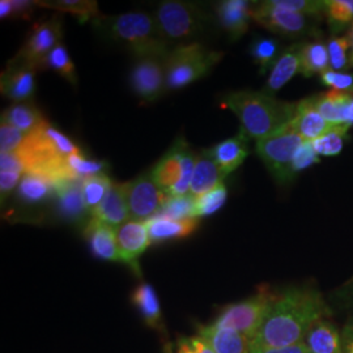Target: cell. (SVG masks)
<instances>
[{
  "mask_svg": "<svg viewBox=\"0 0 353 353\" xmlns=\"http://www.w3.org/2000/svg\"><path fill=\"white\" fill-rule=\"evenodd\" d=\"M331 314L322 293L312 285L290 287L276 293L252 348H279L303 343L316 322Z\"/></svg>",
  "mask_w": 353,
  "mask_h": 353,
  "instance_id": "cell-1",
  "label": "cell"
},
{
  "mask_svg": "<svg viewBox=\"0 0 353 353\" xmlns=\"http://www.w3.org/2000/svg\"><path fill=\"white\" fill-rule=\"evenodd\" d=\"M224 106L237 115L249 139H265L290 125L297 102L278 100L262 90H237L224 97Z\"/></svg>",
  "mask_w": 353,
  "mask_h": 353,
  "instance_id": "cell-2",
  "label": "cell"
},
{
  "mask_svg": "<svg viewBox=\"0 0 353 353\" xmlns=\"http://www.w3.org/2000/svg\"><path fill=\"white\" fill-rule=\"evenodd\" d=\"M80 151L79 145L46 121L26 137L16 153L26 173L45 176L57 185L62 181H76L68 172V159Z\"/></svg>",
  "mask_w": 353,
  "mask_h": 353,
  "instance_id": "cell-3",
  "label": "cell"
},
{
  "mask_svg": "<svg viewBox=\"0 0 353 353\" xmlns=\"http://www.w3.org/2000/svg\"><path fill=\"white\" fill-rule=\"evenodd\" d=\"M103 37L117 42L135 58L159 57L166 58L169 42L165 39L153 16L144 12H127L115 16L102 14L92 23Z\"/></svg>",
  "mask_w": 353,
  "mask_h": 353,
  "instance_id": "cell-4",
  "label": "cell"
},
{
  "mask_svg": "<svg viewBox=\"0 0 353 353\" xmlns=\"http://www.w3.org/2000/svg\"><path fill=\"white\" fill-rule=\"evenodd\" d=\"M153 19L168 42L192 43L211 26L212 17L204 7L192 1L168 0L157 6Z\"/></svg>",
  "mask_w": 353,
  "mask_h": 353,
  "instance_id": "cell-5",
  "label": "cell"
},
{
  "mask_svg": "<svg viewBox=\"0 0 353 353\" xmlns=\"http://www.w3.org/2000/svg\"><path fill=\"white\" fill-rule=\"evenodd\" d=\"M223 51L211 50L201 42L178 45L165 58L166 90H179L208 75L223 59Z\"/></svg>",
  "mask_w": 353,
  "mask_h": 353,
  "instance_id": "cell-6",
  "label": "cell"
},
{
  "mask_svg": "<svg viewBox=\"0 0 353 353\" xmlns=\"http://www.w3.org/2000/svg\"><path fill=\"white\" fill-rule=\"evenodd\" d=\"M303 141L305 140L293 130L292 125L256 141V154L279 186H287L296 178L293 160Z\"/></svg>",
  "mask_w": 353,
  "mask_h": 353,
  "instance_id": "cell-7",
  "label": "cell"
},
{
  "mask_svg": "<svg viewBox=\"0 0 353 353\" xmlns=\"http://www.w3.org/2000/svg\"><path fill=\"white\" fill-rule=\"evenodd\" d=\"M252 17L256 24L280 37L288 39L322 38V30L319 29L321 19L280 8L274 6L271 0L252 1Z\"/></svg>",
  "mask_w": 353,
  "mask_h": 353,
  "instance_id": "cell-8",
  "label": "cell"
},
{
  "mask_svg": "<svg viewBox=\"0 0 353 353\" xmlns=\"http://www.w3.org/2000/svg\"><path fill=\"white\" fill-rule=\"evenodd\" d=\"M275 299V292L270 288H259L258 293L250 299L228 305L212 326L239 331L252 341L263 325Z\"/></svg>",
  "mask_w": 353,
  "mask_h": 353,
  "instance_id": "cell-9",
  "label": "cell"
},
{
  "mask_svg": "<svg viewBox=\"0 0 353 353\" xmlns=\"http://www.w3.org/2000/svg\"><path fill=\"white\" fill-rule=\"evenodd\" d=\"M63 24L61 14H52L32 26L26 36V42L14 55L16 59L41 70L45 58L62 43Z\"/></svg>",
  "mask_w": 353,
  "mask_h": 353,
  "instance_id": "cell-10",
  "label": "cell"
},
{
  "mask_svg": "<svg viewBox=\"0 0 353 353\" xmlns=\"http://www.w3.org/2000/svg\"><path fill=\"white\" fill-rule=\"evenodd\" d=\"M127 204L131 220L148 221L161 211L169 195L161 189L151 176L144 173L126 182Z\"/></svg>",
  "mask_w": 353,
  "mask_h": 353,
  "instance_id": "cell-11",
  "label": "cell"
},
{
  "mask_svg": "<svg viewBox=\"0 0 353 353\" xmlns=\"http://www.w3.org/2000/svg\"><path fill=\"white\" fill-rule=\"evenodd\" d=\"M130 85L141 101L159 100L166 90L165 58H137L130 72Z\"/></svg>",
  "mask_w": 353,
  "mask_h": 353,
  "instance_id": "cell-12",
  "label": "cell"
},
{
  "mask_svg": "<svg viewBox=\"0 0 353 353\" xmlns=\"http://www.w3.org/2000/svg\"><path fill=\"white\" fill-rule=\"evenodd\" d=\"M51 204L55 214L67 223L85 228L92 219L83 196V181H62L57 183Z\"/></svg>",
  "mask_w": 353,
  "mask_h": 353,
  "instance_id": "cell-13",
  "label": "cell"
},
{
  "mask_svg": "<svg viewBox=\"0 0 353 353\" xmlns=\"http://www.w3.org/2000/svg\"><path fill=\"white\" fill-rule=\"evenodd\" d=\"M37 71L33 65L13 58L1 72V94L14 103L32 101L36 92Z\"/></svg>",
  "mask_w": 353,
  "mask_h": 353,
  "instance_id": "cell-14",
  "label": "cell"
},
{
  "mask_svg": "<svg viewBox=\"0 0 353 353\" xmlns=\"http://www.w3.org/2000/svg\"><path fill=\"white\" fill-rule=\"evenodd\" d=\"M115 234L123 263L130 265L135 272L139 274L138 258L151 245L145 221L128 220L123 225L117 228Z\"/></svg>",
  "mask_w": 353,
  "mask_h": 353,
  "instance_id": "cell-15",
  "label": "cell"
},
{
  "mask_svg": "<svg viewBox=\"0 0 353 353\" xmlns=\"http://www.w3.org/2000/svg\"><path fill=\"white\" fill-rule=\"evenodd\" d=\"M252 1L223 0L214 6L216 21L232 41L240 39L249 30Z\"/></svg>",
  "mask_w": 353,
  "mask_h": 353,
  "instance_id": "cell-16",
  "label": "cell"
},
{
  "mask_svg": "<svg viewBox=\"0 0 353 353\" xmlns=\"http://www.w3.org/2000/svg\"><path fill=\"white\" fill-rule=\"evenodd\" d=\"M303 48V42H296L281 51L278 61L272 65L268 74V79L262 92L274 96L287 83H290L294 76L301 74Z\"/></svg>",
  "mask_w": 353,
  "mask_h": 353,
  "instance_id": "cell-17",
  "label": "cell"
},
{
  "mask_svg": "<svg viewBox=\"0 0 353 353\" xmlns=\"http://www.w3.org/2000/svg\"><path fill=\"white\" fill-rule=\"evenodd\" d=\"M290 125L305 141L312 143L323 137L334 127L316 110L313 97L297 102L296 114Z\"/></svg>",
  "mask_w": 353,
  "mask_h": 353,
  "instance_id": "cell-18",
  "label": "cell"
},
{
  "mask_svg": "<svg viewBox=\"0 0 353 353\" xmlns=\"http://www.w3.org/2000/svg\"><path fill=\"white\" fill-rule=\"evenodd\" d=\"M115 230V228L92 217L84 228V236L88 241L90 252H93L94 256L105 261L123 263L122 254L118 248Z\"/></svg>",
  "mask_w": 353,
  "mask_h": 353,
  "instance_id": "cell-19",
  "label": "cell"
},
{
  "mask_svg": "<svg viewBox=\"0 0 353 353\" xmlns=\"http://www.w3.org/2000/svg\"><path fill=\"white\" fill-rule=\"evenodd\" d=\"M249 138L240 132L229 139L223 140L205 152L214 159L219 165L224 176H227L239 169L245 159L249 156Z\"/></svg>",
  "mask_w": 353,
  "mask_h": 353,
  "instance_id": "cell-20",
  "label": "cell"
},
{
  "mask_svg": "<svg viewBox=\"0 0 353 353\" xmlns=\"http://www.w3.org/2000/svg\"><path fill=\"white\" fill-rule=\"evenodd\" d=\"M55 194V183L34 173H24L14 196L16 201L26 208H38L41 205L51 204Z\"/></svg>",
  "mask_w": 353,
  "mask_h": 353,
  "instance_id": "cell-21",
  "label": "cell"
},
{
  "mask_svg": "<svg viewBox=\"0 0 353 353\" xmlns=\"http://www.w3.org/2000/svg\"><path fill=\"white\" fill-rule=\"evenodd\" d=\"M186 141L183 138L176 140L172 148L165 153L163 159L152 168L153 181L169 195L170 190L176 186L182 176V157Z\"/></svg>",
  "mask_w": 353,
  "mask_h": 353,
  "instance_id": "cell-22",
  "label": "cell"
},
{
  "mask_svg": "<svg viewBox=\"0 0 353 353\" xmlns=\"http://www.w3.org/2000/svg\"><path fill=\"white\" fill-rule=\"evenodd\" d=\"M92 217L115 229L131 220L127 204L126 183H114L105 201L92 214Z\"/></svg>",
  "mask_w": 353,
  "mask_h": 353,
  "instance_id": "cell-23",
  "label": "cell"
},
{
  "mask_svg": "<svg viewBox=\"0 0 353 353\" xmlns=\"http://www.w3.org/2000/svg\"><path fill=\"white\" fill-rule=\"evenodd\" d=\"M151 243H161L165 241L178 240L190 236L199 225L198 219L173 220L164 216H154L145 221Z\"/></svg>",
  "mask_w": 353,
  "mask_h": 353,
  "instance_id": "cell-24",
  "label": "cell"
},
{
  "mask_svg": "<svg viewBox=\"0 0 353 353\" xmlns=\"http://www.w3.org/2000/svg\"><path fill=\"white\" fill-rule=\"evenodd\" d=\"M224 173L219 165L214 163V159L207 152L203 151L196 157V164L190 186V195L198 198L224 183Z\"/></svg>",
  "mask_w": 353,
  "mask_h": 353,
  "instance_id": "cell-25",
  "label": "cell"
},
{
  "mask_svg": "<svg viewBox=\"0 0 353 353\" xmlns=\"http://www.w3.org/2000/svg\"><path fill=\"white\" fill-rule=\"evenodd\" d=\"M201 336L212 345L216 353H252V339L230 328L211 325L201 328Z\"/></svg>",
  "mask_w": 353,
  "mask_h": 353,
  "instance_id": "cell-26",
  "label": "cell"
},
{
  "mask_svg": "<svg viewBox=\"0 0 353 353\" xmlns=\"http://www.w3.org/2000/svg\"><path fill=\"white\" fill-rule=\"evenodd\" d=\"M46 122L43 114L32 101L17 102L1 113V123H7L26 134H32Z\"/></svg>",
  "mask_w": 353,
  "mask_h": 353,
  "instance_id": "cell-27",
  "label": "cell"
},
{
  "mask_svg": "<svg viewBox=\"0 0 353 353\" xmlns=\"http://www.w3.org/2000/svg\"><path fill=\"white\" fill-rule=\"evenodd\" d=\"M303 343L309 353H341V332L326 319L316 322L310 328Z\"/></svg>",
  "mask_w": 353,
  "mask_h": 353,
  "instance_id": "cell-28",
  "label": "cell"
},
{
  "mask_svg": "<svg viewBox=\"0 0 353 353\" xmlns=\"http://www.w3.org/2000/svg\"><path fill=\"white\" fill-rule=\"evenodd\" d=\"M330 70L327 42L322 38L303 42L301 54V75L312 77Z\"/></svg>",
  "mask_w": 353,
  "mask_h": 353,
  "instance_id": "cell-29",
  "label": "cell"
},
{
  "mask_svg": "<svg viewBox=\"0 0 353 353\" xmlns=\"http://www.w3.org/2000/svg\"><path fill=\"white\" fill-rule=\"evenodd\" d=\"M38 7H45L59 12L74 14L80 24L94 23L102 14L99 4L94 0H55V1H36Z\"/></svg>",
  "mask_w": 353,
  "mask_h": 353,
  "instance_id": "cell-30",
  "label": "cell"
},
{
  "mask_svg": "<svg viewBox=\"0 0 353 353\" xmlns=\"http://www.w3.org/2000/svg\"><path fill=\"white\" fill-rule=\"evenodd\" d=\"M316 110L322 117L334 126H341L343 123V114L351 93H343L336 90H327L312 96Z\"/></svg>",
  "mask_w": 353,
  "mask_h": 353,
  "instance_id": "cell-31",
  "label": "cell"
},
{
  "mask_svg": "<svg viewBox=\"0 0 353 353\" xmlns=\"http://www.w3.org/2000/svg\"><path fill=\"white\" fill-rule=\"evenodd\" d=\"M131 300L134 305L139 309L141 316H144L145 322L151 327H163L161 309H160L159 299H157V294L153 290V287L147 283H141L137 287V290H134Z\"/></svg>",
  "mask_w": 353,
  "mask_h": 353,
  "instance_id": "cell-32",
  "label": "cell"
},
{
  "mask_svg": "<svg viewBox=\"0 0 353 353\" xmlns=\"http://www.w3.org/2000/svg\"><path fill=\"white\" fill-rule=\"evenodd\" d=\"M281 51L283 49L276 38L262 37V36H255L252 38L250 48H249V54L254 63L258 65L259 72L262 75L271 71L272 65L278 61Z\"/></svg>",
  "mask_w": 353,
  "mask_h": 353,
  "instance_id": "cell-33",
  "label": "cell"
},
{
  "mask_svg": "<svg viewBox=\"0 0 353 353\" xmlns=\"http://www.w3.org/2000/svg\"><path fill=\"white\" fill-rule=\"evenodd\" d=\"M326 19L331 33L339 34L353 26V0H326Z\"/></svg>",
  "mask_w": 353,
  "mask_h": 353,
  "instance_id": "cell-34",
  "label": "cell"
},
{
  "mask_svg": "<svg viewBox=\"0 0 353 353\" xmlns=\"http://www.w3.org/2000/svg\"><path fill=\"white\" fill-rule=\"evenodd\" d=\"M113 185L112 178L108 174L90 176L83 181V196L90 214L101 205Z\"/></svg>",
  "mask_w": 353,
  "mask_h": 353,
  "instance_id": "cell-35",
  "label": "cell"
},
{
  "mask_svg": "<svg viewBox=\"0 0 353 353\" xmlns=\"http://www.w3.org/2000/svg\"><path fill=\"white\" fill-rule=\"evenodd\" d=\"M350 128L351 127L345 126V125L334 126L323 137L313 141L316 154L325 156V157L338 156L343 151L345 141L350 139V137H348Z\"/></svg>",
  "mask_w": 353,
  "mask_h": 353,
  "instance_id": "cell-36",
  "label": "cell"
},
{
  "mask_svg": "<svg viewBox=\"0 0 353 353\" xmlns=\"http://www.w3.org/2000/svg\"><path fill=\"white\" fill-rule=\"evenodd\" d=\"M42 68L52 70L57 74L62 76L74 87L77 85V75H76L75 64L72 63L70 54L63 45H58L50 54L45 58Z\"/></svg>",
  "mask_w": 353,
  "mask_h": 353,
  "instance_id": "cell-37",
  "label": "cell"
},
{
  "mask_svg": "<svg viewBox=\"0 0 353 353\" xmlns=\"http://www.w3.org/2000/svg\"><path fill=\"white\" fill-rule=\"evenodd\" d=\"M156 216H164L173 220H190L195 217V198L192 195L169 196L164 207Z\"/></svg>",
  "mask_w": 353,
  "mask_h": 353,
  "instance_id": "cell-38",
  "label": "cell"
},
{
  "mask_svg": "<svg viewBox=\"0 0 353 353\" xmlns=\"http://www.w3.org/2000/svg\"><path fill=\"white\" fill-rule=\"evenodd\" d=\"M351 48V38L348 33L345 36H331L327 39L330 70L343 72L350 68L348 50Z\"/></svg>",
  "mask_w": 353,
  "mask_h": 353,
  "instance_id": "cell-39",
  "label": "cell"
},
{
  "mask_svg": "<svg viewBox=\"0 0 353 353\" xmlns=\"http://www.w3.org/2000/svg\"><path fill=\"white\" fill-rule=\"evenodd\" d=\"M227 198L228 190L224 183L195 198V217L199 219L217 212L225 204Z\"/></svg>",
  "mask_w": 353,
  "mask_h": 353,
  "instance_id": "cell-40",
  "label": "cell"
},
{
  "mask_svg": "<svg viewBox=\"0 0 353 353\" xmlns=\"http://www.w3.org/2000/svg\"><path fill=\"white\" fill-rule=\"evenodd\" d=\"M276 7L288 10L292 12L321 19L326 14V3L319 0H271Z\"/></svg>",
  "mask_w": 353,
  "mask_h": 353,
  "instance_id": "cell-41",
  "label": "cell"
},
{
  "mask_svg": "<svg viewBox=\"0 0 353 353\" xmlns=\"http://www.w3.org/2000/svg\"><path fill=\"white\" fill-rule=\"evenodd\" d=\"M38 7L36 1L29 0H1L0 17L4 19H30Z\"/></svg>",
  "mask_w": 353,
  "mask_h": 353,
  "instance_id": "cell-42",
  "label": "cell"
},
{
  "mask_svg": "<svg viewBox=\"0 0 353 353\" xmlns=\"http://www.w3.org/2000/svg\"><path fill=\"white\" fill-rule=\"evenodd\" d=\"M28 134L10 126L7 123L0 125V153H14L24 143Z\"/></svg>",
  "mask_w": 353,
  "mask_h": 353,
  "instance_id": "cell-43",
  "label": "cell"
},
{
  "mask_svg": "<svg viewBox=\"0 0 353 353\" xmlns=\"http://www.w3.org/2000/svg\"><path fill=\"white\" fill-rule=\"evenodd\" d=\"M321 83L330 90L353 94V75L351 74L328 70L321 75Z\"/></svg>",
  "mask_w": 353,
  "mask_h": 353,
  "instance_id": "cell-44",
  "label": "cell"
},
{
  "mask_svg": "<svg viewBox=\"0 0 353 353\" xmlns=\"http://www.w3.org/2000/svg\"><path fill=\"white\" fill-rule=\"evenodd\" d=\"M319 163V156L316 154L314 145L312 141H303V145L299 148V151L294 156L293 160V172L297 176L305 169L313 166V165Z\"/></svg>",
  "mask_w": 353,
  "mask_h": 353,
  "instance_id": "cell-45",
  "label": "cell"
},
{
  "mask_svg": "<svg viewBox=\"0 0 353 353\" xmlns=\"http://www.w3.org/2000/svg\"><path fill=\"white\" fill-rule=\"evenodd\" d=\"M23 173L17 172H0V196H1V204H4L6 201L11 196L13 191L17 189Z\"/></svg>",
  "mask_w": 353,
  "mask_h": 353,
  "instance_id": "cell-46",
  "label": "cell"
},
{
  "mask_svg": "<svg viewBox=\"0 0 353 353\" xmlns=\"http://www.w3.org/2000/svg\"><path fill=\"white\" fill-rule=\"evenodd\" d=\"M0 172H17L26 173L24 165L19 159L17 153H0Z\"/></svg>",
  "mask_w": 353,
  "mask_h": 353,
  "instance_id": "cell-47",
  "label": "cell"
},
{
  "mask_svg": "<svg viewBox=\"0 0 353 353\" xmlns=\"http://www.w3.org/2000/svg\"><path fill=\"white\" fill-rule=\"evenodd\" d=\"M252 353H309V350L303 341L279 348H252Z\"/></svg>",
  "mask_w": 353,
  "mask_h": 353,
  "instance_id": "cell-48",
  "label": "cell"
},
{
  "mask_svg": "<svg viewBox=\"0 0 353 353\" xmlns=\"http://www.w3.org/2000/svg\"><path fill=\"white\" fill-rule=\"evenodd\" d=\"M341 353H353V318L341 328Z\"/></svg>",
  "mask_w": 353,
  "mask_h": 353,
  "instance_id": "cell-49",
  "label": "cell"
},
{
  "mask_svg": "<svg viewBox=\"0 0 353 353\" xmlns=\"http://www.w3.org/2000/svg\"><path fill=\"white\" fill-rule=\"evenodd\" d=\"M338 300L350 306H353V276L347 283H344L336 292Z\"/></svg>",
  "mask_w": 353,
  "mask_h": 353,
  "instance_id": "cell-50",
  "label": "cell"
},
{
  "mask_svg": "<svg viewBox=\"0 0 353 353\" xmlns=\"http://www.w3.org/2000/svg\"><path fill=\"white\" fill-rule=\"evenodd\" d=\"M189 341L195 353H216L214 348H212V345L205 341L203 336L190 338Z\"/></svg>",
  "mask_w": 353,
  "mask_h": 353,
  "instance_id": "cell-51",
  "label": "cell"
},
{
  "mask_svg": "<svg viewBox=\"0 0 353 353\" xmlns=\"http://www.w3.org/2000/svg\"><path fill=\"white\" fill-rule=\"evenodd\" d=\"M176 353H195V351H194L189 339H185V341H181V343H179V348H178V352Z\"/></svg>",
  "mask_w": 353,
  "mask_h": 353,
  "instance_id": "cell-52",
  "label": "cell"
},
{
  "mask_svg": "<svg viewBox=\"0 0 353 353\" xmlns=\"http://www.w3.org/2000/svg\"><path fill=\"white\" fill-rule=\"evenodd\" d=\"M348 36L351 38V55H350V68H353V26L348 32Z\"/></svg>",
  "mask_w": 353,
  "mask_h": 353,
  "instance_id": "cell-53",
  "label": "cell"
}]
</instances>
